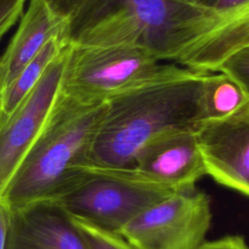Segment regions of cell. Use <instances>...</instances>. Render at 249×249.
<instances>
[{
	"mask_svg": "<svg viewBox=\"0 0 249 249\" xmlns=\"http://www.w3.org/2000/svg\"><path fill=\"white\" fill-rule=\"evenodd\" d=\"M132 168L143 177L175 191L195 188L206 175L196 130H177L147 144Z\"/></svg>",
	"mask_w": 249,
	"mask_h": 249,
	"instance_id": "30bf717a",
	"label": "cell"
},
{
	"mask_svg": "<svg viewBox=\"0 0 249 249\" xmlns=\"http://www.w3.org/2000/svg\"><path fill=\"white\" fill-rule=\"evenodd\" d=\"M66 22L44 0H30L18 31L0 58L2 89L16 78L52 38L64 33Z\"/></svg>",
	"mask_w": 249,
	"mask_h": 249,
	"instance_id": "7c38bea8",
	"label": "cell"
},
{
	"mask_svg": "<svg viewBox=\"0 0 249 249\" xmlns=\"http://www.w3.org/2000/svg\"><path fill=\"white\" fill-rule=\"evenodd\" d=\"M25 0H0V40L22 14Z\"/></svg>",
	"mask_w": 249,
	"mask_h": 249,
	"instance_id": "e0dca14e",
	"label": "cell"
},
{
	"mask_svg": "<svg viewBox=\"0 0 249 249\" xmlns=\"http://www.w3.org/2000/svg\"><path fill=\"white\" fill-rule=\"evenodd\" d=\"M69 45L50 64L37 85L0 126V196L44 126L59 93Z\"/></svg>",
	"mask_w": 249,
	"mask_h": 249,
	"instance_id": "ba28073f",
	"label": "cell"
},
{
	"mask_svg": "<svg viewBox=\"0 0 249 249\" xmlns=\"http://www.w3.org/2000/svg\"><path fill=\"white\" fill-rule=\"evenodd\" d=\"M248 97L240 86L224 72L206 73L202 80L199 99L202 123L229 116Z\"/></svg>",
	"mask_w": 249,
	"mask_h": 249,
	"instance_id": "5bb4252c",
	"label": "cell"
},
{
	"mask_svg": "<svg viewBox=\"0 0 249 249\" xmlns=\"http://www.w3.org/2000/svg\"><path fill=\"white\" fill-rule=\"evenodd\" d=\"M1 89L2 88H1V77H0V94H1Z\"/></svg>",
	"mask_w": 249,
	"mask_h": 249,
	"instance_id": "7402d4cb",
	"label": "cell"
},
{
	"mask_svg": "<svg viewBox=\"0 0 249 249\" xmlns=\"http://www.w3.org/2000/svg\"><path fill=\"white\" fill-rule=\"evenodd\" d=\"M50 9L60 18L68 20L85 0H44Z\"/></svg>",
	"mask_w": 249,
	"mask_h": 249,
	"instance_id": "ac0fdd59",
	"label": "cell"
},
{
	"mask_svg": "<svg viewBox=\"0 0 249 249\" xmlns=\"http://www.w3.org/2000/svg\"><path fill=\"white\" fill-rule=\"evenodd\" d=\"M174 192L133 168L89 165L66 191L52 200L71 217L119 233L142 211Z\"/></svg>",
	"mask_w": 249,
	"mask_h": 249,
	"instance_id": "5b68a950",
	"label": "cell"
},
{
	"mask_svg": "<svg viewBox=\"0 0 249 249\" xmlns=\"http://www.w3.org/2000/svg\"><path fill=\"white\" fill-rule=\"evenodd\" d=\"M205 74L190 71L105 100L90 165L132 168L139 152L153 140L177 130H196L202 123L199 99Z\"/></svg>",
	"mask_w": 249,
	"mask_h": 249,
	"instance_id": "6da1fadb",
	"label": "cell"
},
{
	"mask_svg": "<svg viewBox=\"0 0 249 249\" xmlns=\"http://www.w3.org/2000/svg\"><path fill=\"white\" fill-rule=\"evenodd\" d=\"M249 45V0H213L191 21L170 58L198 73L216 72L236 50Z\"/></svg>",
	"mask_w": 249,
	"mask_h": 249,
	"instance_id": "52a82bcc",
	"label": "cell"
},
{
	"mask_svg": "<svg viewBox=\"0 0 249 249\" xmlns=\"http://www.w3.org/2000/svg\"><path fill=\"white\" fill-rule=\"evenodd\" d=\"M188 1L191 2V3H193V4L198 5V6L206 7V6H208L213 0H188Z\"/></svg>",
	"mask_w": 249,
	"mask_h": 249,
	"instance_id": "44dd1931",
	"label": "cell"
},
{
	"mask_svg": "<svg viewBox=\"0 0 249 249\" xmlns=\"http://www.w3.org/2000/svg\"><path fill=\"white\" fill-rule=\"evenodd\" d=\"M12 209L0 201V249H9Z\"/></svg>",
	"mask_w": 249,
	"mask_h": 249,
	"instance_id": "ffe728a7",
	"label": "cell"
},
{
	"mask_svg": "<svg viewBox=\"0 0 249 249\" xmlns=\"http://www.w3.org/2000/svg\"><path fill=\"white\" fill-rule=\"evenodd\" d=\"M105 101L85 103L59 90L37 138L0 196L11 209L52 200L90 165L91 144Z\"/></svg>",
	"mask_w": 249,
	"mask_h": 249,
	"instance_id": "7a4b0ae2",
	"label": "cell"
},
{
	"mask_svg": "<svg viewBox=\"0 0 249 249\" xmlns=\"http://www.w3.org/2000/svg\"><path fill=\"white\" fill-rule=\"evenodd\" d=\"M204 9L188 0H85L67 20L64 37L68 45L140 47L169 61Z\"/></svg>",
	"mask_w": 249,
	"mask_h": 249,
	"instance_id": "3957f363",
	"label": "cell"
},
{
	"mask_svg": "<svg viewBox=\"0 0 249 249\" xmlns=\"http://www.w3.org/2000/svg\"><path fill=\"white\" fill-rule=\"evenodd\" d=\"M192 70L132 46L69 45L60 91L85 103Z\"/></svg>",
	"mask_w": 249,
	"mask_h": 249,
	"instance_id": "277c9868",
	"label": "cell"
},
{
	"mask_svg": "<svg viewBox=\"0 0 249 249\" xmlns=\"http://www.w3.org/2000/svg\"><path fill=\"white\" fill-rule=\"evenodd\" d=\"M68 45L64 33L52 38L44 48L18 72L16 78L1 89L0 126L3 125L26 95L37 85L53 59Z\"/></svg>",
	"mask_w": 249,
	"mask_h": 249,
	"instance_id": "4fadbf2b",
	"label": "cell"
},
{
	"mask_svg": "<svg viewBox=\"0 0 249 249\" xmlns=\"http://www.w3.org/2000/svg\"><path fill=\"white\" fill-rule=\"evenodd\" d=\"M197 249H249L245 239L239 235H228L212 241H204Z\"/></svg>",
	"mask_w": 249,
	"mask_h": 249,
	"instance_id": "d6986e66",
	"label": "cell"
},
{
	"mask_svg": "<svg viewBox=\"0 0 249 249\" xmlns=\"http://www.w3.org/2000/svg\"><path fill=\"white\" fill-rule=\"evenodd\" d=\"M211 219L209 196L195 187L176 191L151 205L118 234L135 249H197Z\"/></svg>",
	"mask_w": 249,
	"mask_h": 249,
	"instance_id": "8992f818",
	"label": "cell"
},
{
	"mask_svg": "<svg viewBox=\"0 0 249 249\" xmlns=\"http://www.w3.org/2000/svg\"><path fill=\"white\" fill-rule=\"evenodd\" d=\"M9 249H89L71 217L53 200L12 209Z\"/></svg>",
	"mask_w": 249,
	"mask_h": 249,
	"instance_id": "8fae6325",
	"label": "cell"
},
{
	"mask_svg": "<svg viewBox=\"0 0 249 249\" xmlns=\"http://www.w3.org/2000/svg\"><path fill=\"white\" fill-rule=\"evenodd\" d=\"M217 71L230 76L249 96V45L230 54L220 64Z\"/></svg>",
	"mask_w": 249,
	"mask_h": 249,
	"instance_id": "2e32d148",
	"label": "cell"
},
{
	"mask_svg": "<svg viewBox=\"0 0 249 249\" xmlns=\"http://www.w3.org/2000/svg\"><path fill=\"white\" fill-rule=\"evenodd\" d=\"M207 175L249 197V97L231 114L196 130Z\"/></svg>",
	"mask_w": 249,
	"mask_h": 249,
	"instance_id": "9c48e42d",
	"label": "cell"
},
{
	"mask_svg": "<svg viewBox=\"0 0 249 249\" xmlns=\"http://www.w3.org/2000/svg\"><path fill=\"white\" fill-rule=\"evenodd\" d=\"M71 219L89 249H135L118 233L105 231L79 218Z\"/></svg>",
	"mask_w": 249,
	"mask_h": 249,
	"instance_id": "9a60e30c",
	"label": "cell"
}]
</instances>
